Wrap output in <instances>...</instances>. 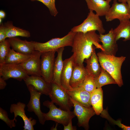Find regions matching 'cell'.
Wrapping results in <instances>:
<instances>
[{"instance_id":"29","label":"cell","mask_w":130,"mask_h":130,"mask_svg":"<svg viewBox=\"0 0 130 130\" xmlns=\"http://www.w3.org/2000/svg\"><path fill=\"white\" fill-rule=\"evenodd\" d=\"M8 39L0 42V64L5 63V59L10 49Z\"/></svg>"},{"instance_id":"25","label":"cell","mask_w":130,"mask_h":130,"mask_svg":"<svg viewBox=\"0 0 130 130\" xmlns=\"http://www.w3.org/2000/svg\"><path fill=\"white\" fill-rule=\"evenodd\" d=\"M6 30V38L16 37L18 36L29 38L31 36L30 32L13 25L11 21H7L4 24Z\"/></svg>"},{"instance_id":"23","label":"cell","mask_w":130,"mask_h":130,"mask_svg":"<svg viewBox=\"0 0 130 130\" xmlns=\"http://www.w3.org/2000/svg\"><path fill=\"white\" fill-rule=\"evenodd\" d=\"M64 49V47L61 48L56 51L57 55L55 59L52 81L60 85H61L60 76L63 66L62 55Z\"/></svg>"},{"instance_id":"7","label":"cell","mask_w":130,"mask_h":130,"mask_svg":"<svg viewBox=\"0 0 130 130\" xmlns=\"http://www.w3.org/2000/svg\"><path fill=\"white\" fill-rule=\"evenodd\" d=\"M107 21H112L117 19L119 21L130 19V11L127 3H119L117 0H114L112 6L110 7L105 15Z\"/></svg>"},{"instance_id":"13","label":"cell","mask_w":130,"mask_h":130,"mask_svg":"<svg viewBox=\"0 0 130 130\" xmlns=\"http://www.w3.org/2000/svg\"><path fill=\"white\" fill-rule=\"evenodd\" d=\"M26 106L25 104L20 102L16 104H12L10 106V112L14 113V117L13 119L16 122L17 121L16 118L18 116L21 117L24 123V130H34L33 126L36 124V120L31 117L28 118L26 116L25 110Z\"/></svg>"},{"instance_id":"8","label":"cell","mask_w":130,"mask_h":130,"mask_svg":"<svg viewBox=\"0 0 130 130\" xmlns=\"http://www.w3.org/2000/svg\"><path fill=\"white\" fill-rule=\"evenodd\" d=\"M56 51L42 52L40 58V70L41 76L47 82H52Z\"/></svg>"},{"instance_id":"26","label":"cell","mask_w":130,"mask_h":130,"mask_svg":"<svg viewBox=\"0 0 130 130\" xmlns=\"http://www.w3.org/2000/svg\"><path fill=\"white\" fill-rule=\"evenodd\" d=\"M31 55L20 53L10 49L6 57L5 63L19 65L28 59Z\"/></svg>"},{"instance_id":"1","label":"cell","mask_w":130,"mask_h":130,"mask_svg":"<svg viewBox=\"0 0 130 130\" xmlns=\"http://www.w3.org/2000/svg\"><path fill=\"white\" fill-rule=\"evenodd\" d=\"M96 31L85 33L76 32L73 39L72 52L74 56V64L82 65L84 60L91 56L95 47L103 52L104 50Z\"/></svg>"},{"instance_id":"40","label":"cell","mask_w":130,"mask_h":130,"mask_svg":"<svg viewBox=\"0 0 130 130\" xmlns=\"http://www.w3.org/2000/svg\"><path fill=\"white\" fill-rule=\"evenodd\" d=\"M2 19L0 18V24L1 23V22H2Z\"/></svg>"},{"instance_id":"3","label":"cell","mask_w":130,"mask_h":130,"mask_svg":"<svg viewBox=\"0 0 130 130\" xmlns=\"http://www.w3.org/2000/svg\"><path fill=\"white\" fill-rule=\"evenodd\" d=\"M76 32L71 31L66 35L62 38H52L45 43L31 41L35 50L41 52L57 51L65 47L72 46L74 36Z\"/></svg>"},{"instance_id":"12","label":"cell","mask_w":130,"mask_h":130,"mask_svg":"<svg viewBox=\"0 0 130 130\" xmlns=\"http://www.w3.org/2000/svg\"><path fill=\"white\" fill-rule=\"evenodd\" d=\"M41 52L35 50L28 59L18 65L29 76H41L40 70Z\"/></svg>"},{"instance_id":"24","label":"cell","mask_w":130,"mask_h":130,"mask_svg":"<svg viewBox=\"0 0 130 130\" xmlns=\"http://www.w3.org/2000/svg\"><path fill=\"white\" fill-rule=\"evenodd\" d=\"M103 91L101 87L97 88L91 93V102L96 114L99 115L103 110Z\"/></svg>"},{"instance_id":"28","label":"cell","mask_w":130,"mask_h":130,"mask_svg":"<svg viewBox=\"0 0 130 130\" xmlns=\"http://www.w3.org/2000/svg\"><path fill=\"white\" fill-rule=\"evenodd\" d=\"M82 87L87 91L92 93L97 88L95 81V77L88 74L86 76Z\"/></svg>"},{"instance_id":"35","label":"cell","mask_w":130,"mask_h":130,"mask_svg":"<svg viewBox=\"0 0 130 130\" xmlns=\"http://www.w3.org/2000/svg\"><path fill=\"white\" fill-rule=\"evenodd\" d=\"M0 76V90L4 89L6 87L7 83Z\"/></svg>"},{"instance_id":"2","label":"cell","mask_w":130,"mask_h":130,"mask_svg":"<svg viewBox=\"0 0 130 130\" xmlns=\"http://www.w3.org/2000/svg\"><path fill=\"white\" fill-rule=\"evenodd\" d=\"M101 66L108 72L114 79L118 86L123 85L121 73L122 64L126 57L106 54L102 51L97 54Z\"/></svg>"},{"instance_id":"14","label":"cell","mask_w":130,"mask_h":130,"mask_svg":"<svg viewBox=\"0 0 130 130\" xmlns=\"http://www.w3.org/2000/svg\"><path fill=\"white\" fill-rule=\"evenodd\" d=\"M99 38L104 50V51H101L107 54L115 56L118 50V46L113 29L111 28L107 34H99Z\"/></svg>"},{"instance_id":"31","label":"cell","mask_w":130,"mask_h":130,"mask_svg":"<svg viewBox=\"0 0 130 130\" xmlns=\"http://www.w3.org/2000/svg\"><path fill=\"white\" fill-rule=\"evenodd\" d=\"M32 1H37L41 2L48 8L51 15L55 16L58 12L55 5V0H30Z\"/></svg>"},{"instance_id":"18","label":"cell","mask_w":130,"mask_h":130,"mask_svg":"<svg viewBox=\"0 0 130 130\" xmlns=\"http://www.w3.org/2000/svg\"><path fill=\"white\" fill-rule=\"evenodd\" d=\"M8 39L10 47L16 52L31 54L35 50L31 41L23 40L16 37L8 38Z\"/></svg>"},{"instance_id":"37","label":"cell","mask_w":130,"mask_h":130,"mask_svg":"<svg viewBox=\"0 0 130 130\" xmlns=\"http://www.w3.org/2000/svg\"><path fill=\"white\" fill-rule=\"evenodd\" d=\"M118 1L121 3H127L128 0H118Z\"/></svg>"},{"instance_id":"6","label":"cell","mask_w":130,"mask_h":130,"mask_svg":"<svg viewBox=\"0 0 130 130\" xmlns=\"http://www.w3.org/2000/svg\"><path fill=\"white\" fill-rule=\"evenodd\" d=\"M52 89L49 96L51 101L62 109L70 111L73 104L67 91L61 85L52 82Z\"/></svg>"},{"instance_id":"20","label":"cell","mask_w":130,"mask_h":130,"mask_svg":"<svg viewBox=\"0 0 130 130\" xmlns=\"http://www.w3.org/2000/svg\"><path fill=\"white\" fill-rule=\"evenodd\" d=\"M96 48L95 47H94L90 56L85 60L86 64L85 68L88 74L92 75L95 78L99 75L101 70V67L95 50Z\"/></svg>"},{"instance_id":"11","label":"cell","mask_w":130,"mask_h":130,"mask_svg":"<svg viewBox=\"0 0 130 130\" xmlns=\"http://www.w3.org/2000/svg\"><path fill=\"white\" fill-rule=\"evenodd\" d=\"M28 76L18 65L0 64V76L5 81L12 78L20 81Z\"/></svg>"},{"instance_id":"9","label":"cell","mask_w":130,"mask_h":130,"mask_svg":"<svg viewBox=\"0 0 130 130\" xmlns=\"http://www.w3.org/2000/svg\"><path fill=\"white\" fill-rule=\"evenodd\" d=\"M70 99L74 108L73 112L78 119V126L88 130L89 121L92 116L96 114L95 111L92 107H86L78 103L71 97Z\"/></svg>"},{"instance_id":"30","label":"cell","mask_w":130,"mask_h":130,"mask_svg":"<svg viewBox=\"0 0 130 130\" xmlns=\"http://www.w3.org/2000/svg\"><path fill=\"white\" fill-rule=\"evenodd\" d=\"M100 115L102 117L106 119L112 123L117 125L123 130H130V126L122 124L119 120H115L111 117L106 109L103 110L101 113Z\"/></svg>"},{"instance_id":"34","label":"cell","mask_w":130,"mask_h":130,"mask_svg":"<svg viewBox=\"0 0 130 130\" xmlns=\"http://www.w3.org/2000/svg\"><path fill=\"white\" fill-rule=\"evenodd\" d=\"M64 130H77L76 127L73 126L72 124V120L67 125H64Z\"/></svg>"},{"instance_id":"21","label":"cell","mask_w":130,"mask_h":130,"mask_svg":"<svg viewBox=\"0 0 130 130\" xmlns=\"http://www.w3.org/2000/svg\"><path fill=\"white\" fill-rule=\"evenodd\" d=\"M89 10L95 11L100 16H105L110 8V2L104 0H85Z\"/></svg>"},{"instance_id":"38","label":"cell","mask_w":130,"mask_h":130,"mask_svg":"<svg viewBox=\"0 0 130 130\" xmlns=\"http://www.w3.org/2000/svg\"><path fill=\"white\" fill-rule=\"evenodd\" d=\"M127 4L128 5L130 11V0H127Z\"/></svg>"},{"instance_id":"16","label":"cell","mask_w":130,"mask_h":130,"mask_svg":"<svg viewBox=\"0 0 130 130\" xmlns=\"http://www.w3.org/2000/svg\"><path fill=\"white\" fill-rule=\"evenodd\" d=\"M73 54L68 58L63 61V66L60 76L61 86L67 91L72 89L70 84L74 63Z\"/></svg>"},{"instance_id":"22","label":"cell","mask_w":130,"mask_h":130,"mask_svg":"<svg viewBox=\"0 0 130 130\" xmlns=\"http://www.w3.org/2000/svg\"><path fill=\"white\" fill-rule=\"evenodd\" d=\"M119 25L113 29L117 41L120 38H124V41L130 40V20L120 21Z\"/></svg>"},{"instance_id":"33","label":"cell","mask_w":130,"mask_h":130,"mask_svg":"<svg viewBox=\"0 0 130 130\" xmlns=\"http://www.w3.org/2000/svg\"><path fill=\"white\" fill-rule=\"evenodd\" d=\"M6 38L5 27L4 24L2 23L0 25V42L5 40Z\"/></svg>"},{"instance_id":"15","label":"cell","mask_w":130,"mask_h":130,"mask_svg":"<svg viewBox=\"0 0 130 130\" xmlns=\"http://www.w3.org/2000/svg\"><path fill=\"white\" fill-rule=\"evenodd\" d=\"M23 80L26 86L32 85L42 94L49 95L51 90V83L47 82L41 76H29Z\"/></svg>"},{"instance_id":"19","label":"cell","mask_w":130,"mask_h":130,"mask_svg":"<svg viewBox=\"0 0 130 130\" xmlns=\"http://www.w3.org/2000/svg\"><path fill=\"white\" fill-rule=\"evenodd\" d=\"M88 74L85 67L82 65L74 63L70 84L72 88L82 86L83 81Z\"/></svg>"},{"instance_id":"36","label":"cell","mask_w":130,"mask_h":130,"mask_svg":"<svg viewBox=\"0 0 130 130\" xmlns=\"http://www.w3.org/2000/svg\"><path fill=\"white\" fill-rule=\"evenodd\" d=\"M6 15L5 13L2 10L0 11V18L1 19L4 18Z\"/></svg>"},{"instance_id":"17","label":"cell","mask_w":130,"mask_h":130,"mask_svg":"<svg viewBox=\"0 0 130 130\" xmlns=\"http://www.w3.org/2000/svg\"><path fill=\"white\" fill-rule=\"evenodd\" d=\"M70 97L78 103L87 107H91V93L85 90L82 86L72 88L67 91Z\"/></svg>"},{"instance_id":"32","label":"cell","mask_w":130,"mask_h":130,"mask_svg":"<svg viewBox=\"0 0 130 130\" xmlns=\"http://www.w3.org/2000/svg\"><path fill=\"white\" fill-rule=\"evenodd\" d=\"M0 119L4 121L11 128L16 126L15 120L13 119H10L8 117L7 111L1 107H0Z\"/></svg>"},{"instance_id":"10","label":"cell","mask_w":130,"mask_h":130,"mask_svg":"<svg viewBox=\"0 0 130 130\" xmlns=\"http://www.w3.org/2000/svg\"><path fill=\"white\" fill-rule=\"evenodd\" d=\"M27 86L30 95L29 101L26 105L27 110L29 112H33L37 116L40 123L44 125L46 120L44 113L42 112L40 109V98L42 94L32 85H28Z\"/></svg>"},{"instance_id":"39","label":"cell","mask_w":130,"mask_h":130,"mask_svg":"<svg viewBox=\"0 0 130 130\" xmlns=\"http://www.w3.org/2000/svg\"><path fill=\"white\" fill-rule=\"evenodd\" d=\"M107 1H108V2H110V1H111L112 0H106Z\"/></svg>"},{"instance_id":"27","label":"cell","mask_w":130,"mask_h":130,"mask_svg":"<svg viewBox=\"0 0 130 130\" xmlns=\"http://www.w3.org/2000/svg\"><path fill=\"white\" fill-rule=\"evenodd\" d=\"M95 81L97 88L101 87L103 86L108 84H117L111 75L101 67L100 73L97 77L95 78Z\"/></svg>"},{"instance_id":"4","label":"cell","mask_w":130,"mask_h":130,"mask_svg":"<svg viewBox=\"0 0 130 130\" xmlns=\"http://www.w3.org/2000/svg\"><path fill=\"white\" fill-rule=\"evenodd\" d=\"M43 105L49 109L48 112L44 113L46 121L52 120L66 125L75 116L73 111L58 108L51 101H45Z\"/></svg>"},{"instance_id":"5","label":"cell","mask_w":130,"mask_h":130,"mask_svg":"<svg viewBox=\"0 0 130 130\" xmlns=\"http://www.w3.org/2000/svg\"><path fill=\"white\" fill-rule=\"evenodd\" d=\"M97 31L99 34H103L105 30L99 16L90 10L87 18L79 25L74 27L71 31L74 32L86 33L91 31Z\"/></svg>"}]
</instances>
